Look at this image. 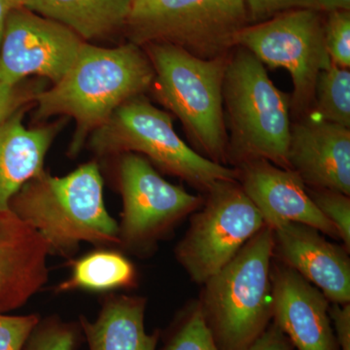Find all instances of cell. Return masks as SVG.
Here are the masks:
<instances>
[{"label":"cell","mask_w":350,"mask_h":350,"mask_svg":"<svg viewBox=\"0 0 350 350\" xmlns=\"http://www.w3.org/2000/svg\"><path fill=\"white\" fill-rule=\"evenodd\" d=\"M42 237L12 211L0 213V313L25 306L49 278Z\"/></svg>","instance_id":"2e32d148"},{"label":"cell","mask_w":350,"mask_h":350,"mask_svg":"<svg viewBox=\"0 0 350 350\" xmlns=\"http://www.w3.org/2000/svg\"><path fill=\"white\" fill-rule=\"evenodd\" d=\"M329 315L335 324L338 345L342 350H350V304H333Z\"/></svg>","instance_id":"f1b7e54d"},{"label":"cell","mask_w":350,"mask_h":350,"mask_svg":"<svg viewBox=\"0 0 350 350\" xmlns=\"http://www.w3.org/2000/svg\"><path fill=\"white\" fill-rule=\"evenodd\" d=\"M312 116L350 126V71L331 63L320 71L315 85Z\"/></svg>","instance_id":"44dd1931"},{"label":"cell","mask_w":350,"mask_h":350,"mask_svg":"<svg viewBox=\"0 0 350 350\" xmlns=\"http://www.w3.org/2000/svg\"><path fill=\"white\" fill-rule=\"evenodd\" d=\"M234 169L238 170L239 183L257 207L265 225L273 230L286 223H301L340 239L337 230L320 213L294 170L262 159L247 161Z\"/></svg>","instance_id":"7c38bea8"},{"label":"cell","mask_w":350,"mask_h":350,"mask_svg":"<svg viewBox=\"0 0 350 350\" xmlns=\"http://www.w3.org/2000/svg\"><path fill=\"white\" fill-rule=\"evenodd\" d=\"M289 338L275 324L266 328L246 350H292Z\"/></svg>","instance_id":"f546056e"},{"label":"cell","mask_w":350,"mask_h":350,"mask_svg":"<svg viewBox=\"0 0 350 350\" xmlns=\"http://www.w3.org/2000/svg\"><path fill=\"white\" fill-rule=\"evenodd\" d=\"M85 41L75 31L18 8L7 17L0 44V81L17 85L29 76L59 82L75 63Z\"/></svg>","instance_id":"8fae6325"},{"label":"cell","mask_w":350,"mask_h":350,"mask_svg":"<svg viewBox=\"0 0 350 350\" xmlns=\"http://www.w3.org/2000/svg\"><path fill=\"white\" fill-rule=\"evenodd\" d=\"M273 231L265 225L204 285L199 305L220 350H246L273 317Z\"/></svg>","instance_id":"5b68a950"},{"label":"cell","mask_w":350,"mask_h":350,"mask_svg":"<svg viewBox=\"0 0 350 350\" xmlns=\"http://www.w3.org/2000/svg\"><path fill=\"white\" fill-rule=\"evenodd\" d=\"M223 101L231 131L227 163L238 167L262 159L290 170V96L275 86L264 64L252 53L239 46L230 55Z\"/></svg>","instance_id":"277c9868"},{"label":"cell","mask_w":350,"mask_h":350,"mask_svg":"<svg viewBox=\"0 0 350 350\" xmlns=\"http://www.w3.org/2000/svg\"><path fill=\"white\" fill-rule=\"evenodd\" d=\"M273 231V256L319 288L329 301L350 303L349 251L310 226L289 222Z\"/></svg>","instance_id":"5bb4252c"},{"label":"cell","mask_w":350,"mask_h":350,"mask_svg":"<svg viewBox=\"0 0 350 350\" xmlns=\"http://www.w3.org/2000/svg\"><path fill=\"white\" fill-rule=\"evenodd\" d=\"M9 209L42 237L50 254L70 257L82 243L120 245L119 224L105 206L103 176L96 162L64 176L43 170L14 196Z\"/></svg>","instance_id":"7a4b0ae2"},{"label":"cell","mask_w":350,"mask_h":350,"mask_svg":"<svg viewBox=\"0 0 350 350\" xmlns=\"http://www.w3.org/2000/svg\"><path fill=\"white\" fill-rule=\"evenodd\" d=\"M275 324L298 350H336L329 301L293 269L271 262Z\"/></svg>","instance_id":"9a60e30c"},{"label":"cell","mask_w":350,"mask_h":350,"mask_svg":"<svg viewBox=\"0 0 350 350\" xmlns=\"http://www.w3.org/2000/svg\"><path fill=\"white\" fill-rule=\"evenodd\" d=\"M153 80V66L140 46L103 48L84 42L66 75L36 96L34 115L75 120L70 155L75 156L116 108L151 89Z\"/></svg>","instance_id":"6da1fadb"},{"label":"cell","mask_w":350,"mask_h":350,"mask_svg":"<svg viewBox=\"0 0 350 350\" xmlns=\"http://www.w3.org/2000/svg\"><path fill=\"white\" fill-rule=\"evenodd\" d=\"M39 321L38 314L0 313V350H23Z\"/></svg>","instance_id":"484cf974"},{"label":"cell","mask_w":350,"mask_h":350,"mask_svg":"<svg viewBox=\"0 0 350 350\" xmlns=\"http://www.w3.org/2000/svg\"><path fill=\"white\" fill-rule=\"evenodd\" d=\"M325 45L333 64L342 68L350 66V13H328L325 21Z\"/></svg>","instance_id":"d4e9b609"},{"label":"cell","mask_w":350,"mask_h":350,"mask_svg":"<svg viewBox=\"0 0 350 350\" xmlns=\"http://www.w3.org/2000/svg\"><path fill=\"white\" fill-rule=\"evenodd\" d=\"M250 23L262 22L278 14L298 9L319 10L317 0H245Z\"/></svg>","instance_id":"83f0119b"},{"label":"cell","mask_w":350,"mask_h":350,"mask_svg":"<svg viewBox=\"0 0 350 350\" xmlns=\"http://www.w3.org/2000/svg\"><path fill=\"white\" fill-rule=\"evenodd\" d=\"M145 306L140 297L112 296L94 321L82 317L80 328L90 350H156L158 334L145 331Z\"/></svg>","instance_id":"ac0fdd59"},{"label":"cell","mask_w":350,"mask_h":350,"mask_svg":"<svg viewBox=\"0 0 350 350\" xmlns=\"http://www.w3.org/2000/svg\"><path fill=\"white\" fill-rule=\"evenodd\" d=\"M142 48L153 66L157 100L180 120L200 155L227 165L223 84L231 54L204 59L172 44Z\"/></svg>","instance_id":"3957f363"},{"label":"cell","mask_w":350,"mask_h":350,"mask_svg":"<svg viewBox=\"0 0 350 350\" xmlns=\"http://www.w3.org/2000/svg\"><path fill=\"white\" fill-rule=\"evenodd\" d=\"M133 0H23V7L66 25L83 40L125 27Z\"/></svg>","instance_id":"d6986e66"},{"label":"cell","mask_w":350,"mask_h":350,"mask_svg":"<svg viewBox=\"0 0 350 350\" xmlns=\"http://www.w3.org/2000/svg\"><path fill=\"white\" fill-rule=\"evenodd\" d=\"M25 109L0 126V213L9 211L14 196L41 174L44 162L62 128V122L39 128L24 125Z\"/></svg>","instance_id":"e0dca14e"},{"label":"cell","mask_w":350,"mask_h":350,"mask_svg":"<svg viewBox=\"0 0 350 350\" xmlns=\"http://www.w3.org/2000/svg\"><path fill=\"white\" fill-rule=\"evenodd\" d=\"M193 213L175 257L193 282L204 284L265 226L238 180L219 181Z\"/></svg>","instance_id":"9c48e42d"},{"label":"cell","mask_w":350,"mask_h":350,"mask_svg":"<svg viewBox=\"0 0 350 350\" xmlns=\"http://www.w3.org/2000/svg\"><path fill=\"white\" fill-rule=\"evenodd\" d=\"M88 138L98 156L138 154L204 192L219 181L238 180L237 169L213 162L186 144L174 130L172 115L144 94L122 103Z\"/></svg>","instance_id":"8992f818"},{"label":"cell","mask_w":350,"mask_h":350,"mask_svg":"<svg viewBox=\"0 0 350 350\" xmlns=\"http://www.w3.org/2000/svg\"><path fill=\"white\" fill-rule=\"evenodd\" d=\"M41 91V85L6 84L0 81V126L20 110L25 109L27 103H33Z\"/></svg>","instance_id":"4316f807"},{"label":"cell","mask_w":350,"mask_h":350,"mask_svg":"<svg viewBox=\"0 0 350 350\" xmlns=\"http://www.w3.org/2000/svg\"><path fill=\"white\" fill-rule=\"evenodd\" d=\"M250 25L245 0H133L125 27L131 43H167L200 59L228 56Z\"/></svg>","instance_id":"52a82bcc"},{"label":"cell","mask_w":350,"mask_h":350,"mask_svg":"<svg viewBox=\"0 0 350 350\" xmlns=\"http://www.w3.org/2000/svg\"><path fill=\"white\" fill-rule=\"evenodd\" d=\"M320 12L350 11V0H317Z\"/></svg>","instance_id":"1f68e13d"},{"label":"cell","mask_w":350,"mask_h":350,"mask_svg":"<svg viewBox=\"0 0 350 350\" xmlns=\"http://www.w3.org/2000/svg\"><path fill=\"white\" fill-rule=\"evenodd\" d=\"M163 350H220L200 305L193 308Z\"/></svg>","instance_id":"603a6c76"},{"label":"cell","mask_w":350,"mask_h":350,"mask_svg":"<svg viewBox=\"0 0 350 350\" xmlns=\"http://www.w3.org/2000/svg\"><path fill=\"white\" fill-rule=\"evenodd\" d=\"M322 12L298 9L243 27L237 46L250 51L264 66L286 69L293 82L290 109L297 118L312 108L320 71L332 63L325 45Z\"/></svg>","instance_id":"ba28073f"},{"label":"cell","mask_w":350,"mask_h":350,"mask_svg":"<svg viewBox=\"0 0 350 350\" xmlns=\"http://www.w3.org/2000/svg\"><path fill=\"white\" fill-rule=\"evenodd\" d=\"M82 336L75 324L57 317L40 319L23 350H75Z\"/></svg>","instance_id":"7402d4cb"},{"label":"cell","mask_w":350,"mask_h":350,"mask_svg":"<svg viewBox=\"0 0 350 350\" xmlns=\"http://www.w3.org/2000/svg\"><path fill=\"white\" fill-rule=\"evenodd\" d=\"M119 190L123 213L119 225L120 246L145 251L194 213L204 199L163 179L144 157L121 154Z\"/></svg>","instance_id":"30bf717a"},{"label":"cell","mask_w":350,"mask_h":350,"mask_svg":"<svg viewBox=\"0 0 350 350\" xmlns=\"http://www.w3.org/2000/svg\"><path fill=\"white\" fill-rule=\"evenodd\" d=\"M68 280L56 287L57 293L84 290L107 292L135 286L137 271L118 251L96 250L73 262Z\"/></svg>","instance_id":"ffe728a7"},{"label":"cell","mask_w":350,"mask_h":350,"mask_svg":"<svg viewBox=\"0 0 350 350\" xmlns=\"http://www.w3.org/2000/svg\"><path fill=\"white\" fill-rule=\"evenodd\" d=\"M22 7L23 0H0V44H1L7 17L13 10Z\"/></svg>","instance_id":"4dcf8cb0"},{"label":"cell","mask_w":350,"mask_h":350,"mask_svg":"<svg viewBox=\"0 0 350 350\" xmlns=\"http://www.w3.org/2000/svg\"><path fill=\"white\" fill-rule=\"evenodd\" d=\"M288 165L308 188L350 195V130L305 116L292 124Z\"/></svg>","instance_id":"4fadbf2b"},{"label":"cell","mask_w":350,"mask_h":350,"mask_svg":"<svg viewBox=\"0 0 350 350\" xmlns=\"http://www.w3.org/2000/svg\"><path fill=\"white\" fill-rule=\"evenodd\" d=\"M308 188V187H306ZM308 193L320 213L334 225L344 247L350 250L349 196L328 189L308 188Z\"/></svg>","instance_id":"cb8c5ba5"}]
</instances>
